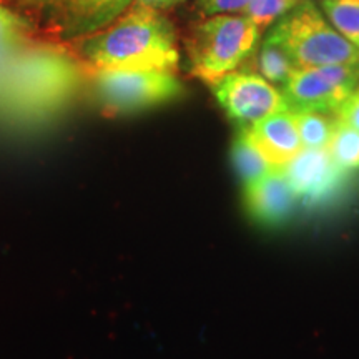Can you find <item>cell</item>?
I'll return each mask as SVG.
<instances>
[{
	"label": "cell",
	"mask_w": 359,
	"mask_h": 359,
	"mask_svg": "<svg viewBox=\"0 0 359 359\" xmlns=\"http://www.w3.org/2000/svg\"><path fill=\"white\" fill-rule=\"evenodd\" d=\"M258 35L259 27L246 15L218 13L200 22L187 37L191 75L217 83L250 55Z\"/></svg>",
	"instance_id": "3"
},
{
	"label": "cell",
	"mask_w": 359,
	"mask_h": 359,
	"mask_svg": "<svg viewBox=\"0 0 359 359\" xmlns=\"http://www.w3.org/2000/svg\"><path fill=\"white\" fill-rule=\"evenodd\" d=\"M296 193L285 177L283 168H275L271 173L245 187V203L251 217L269 226H276L290 218L293 212Z\"/></svg>",
	"instance_id": "10"
},
{
	"label": "cell",
	"mask_w": 359,
	"mask_h": 359,
	"mask_svg": "<svg viewBox=\"0 0 359 359\" xmlns=\"http://www.w3.org/2000/svg\"><path fill=\"white\" fill-rule=\"evenodd\" d=\"M359 83V64L296 69L283 85L286 107L293 114L320 111L336 115Z\"/></svg>",
	"instance_id": "6"
},
{
	"label": "cell",
	"mask_w": 359,
	"mask_h": 359,
	"mask_svg": "<svg viewBox=\"0 0 359 359\" xmlns=\"http://www.w3.org/2000/svg\"><path fill=\"white\" fill-rule=\"evenodd\" d=\"M15 6L24 8L29 13L47 17L48 20L58 12V8L64 6L65 0H12Z\"/></svg>",
	"instance_id": "20"
},
{
	"label": "cell",
	"mask_w": 359,
	"mask_h": 359,
	"mask_svg": "<svg viewBox=\"0 0 359 359\" xmlns=\"http://www.w3.org/2000/svg\"><path fill=\"white\" fill-rule=\"evenodd\" d=\"M224 114L241 127H251L266 116L288 110L283 93L251 72H231L212 85Z\"/></svg>",
	"instance_id": "7"
},
{
	"label": "cell",
	"mask_w": 359,
	"mask_h": 359,
	"mask_svg": "<svg viewBox=\"0 0 359 359\" xmlns=\"http://www.w3.org/2000/svg\"><path fill=\"white\" fill-rule=\"evenodd\" d=\"M298 198L321 203L343 187L348 170L339 167L326 148H303L290 163L281 167Z\"/></svg>",
	"instance_id": "8"
},
{
	"label": "cell",
	"mask_w": 359,
	"mask_h": 359,
	"mask_svg": "<svg viewBox=\"0 0 359 359\" xmlns=\"http://www.w3.org/2000/svg\"><path fill=\"white\" fill-rule=\"evenodd\" d=\"M88 70H168L180 62L175 27L163 12L130 7L107 29L75 40Z\"/></svg>",
	"instance_id": "1"
},
{
	"label": "cell",
	"mask_w": 359,
	"mask_h": 359,
	"mask_svg": "<svg viewBox=\"0 0 359 359\" xmlns=\"http://www.w3.org/2000/svg\"><path fill=\"white\" fill-rule=\"evenodd\" d=\"M259 70H262L263 77L268 82L283 83L288 82V79L293 75V72L298 69L294 64L293 57L285 47V43L276 37L275 34L269 32L264 39L262 52L258 58Z\"/></svg>",
	"instance_id": "14"
},
{
	"label": "cell",
	"mask_w": 359,
	"mask_h": 359,
	"mask_svg": "<svg viewBox=\"0 0 359 359\" xmlns=\"http://www.w3.org/2000/svg\"><path fill=\"white\" fill-rule=\"evenodd\" d=\"M88 67L60 45L22 48L0 72V100L19 115L50 114L69 98Z\"/></svg>",
	"instance_id": "2"
},
{
	"label": "cell",
	"mask_w": 359,
	"mask_h": 359,
	"mask_svg": "<svg viewBox=\"0 0 359 359\" xmlns=\"http://www.w3.org/2000/svg\"><path fill=\"white\" fill-rule=\"evenodd\" d=\"M285 43L298 69L359 64V47L326 24L311 2H303L269 30Z\"/></svg>",
	"instance_id": "4"
},
{
	"label": "cell",
	"mask_w": 359,
	"mask_h": 359,
	"mask_svg": "<svg viewBox=\"0 0 359 359\" xmlns=\"http://www.w3.org/2000/svg\"><path fill=\"white\" fill-rule=\"evenodd\" d=\"M132 6L133 0H65L50 19L52 32L75 42L107 29Z\"/></svg>",
	"instance_id": "9"
},
{
	"label": "cell",
	"mask_w": 359,
	"mask_h": 359,
	"mask_svg": "<svg viewBox=\"0 0 359 359\" xmlns=\"http://www.w3.org/2000/svg\"><path fill=\"white\" fill-rule=\"evenodd\" d=\"M231 161L235 167L238 177L241 178L245 187L253 185L259 180L271 173L276 167H273L259 147L255 143L248 130L245 127L240 128L235 142L231 147Z\"/></svg>",
	"instance_id": "12"
},
{
	"label": "cell",
	"mask_w": 359,
	"mask_h": 359,
	"mask_svg": "<svg viewBox=\"0 0 359 359\" xmlns=\"http://www.w3.org/2000/svg\"><path fill=\"white\" fill-rule=\"evenodd\" d=\"M245 128L276 168L285 167L303 150L296 115L291 110L278 111Z\"/></svg>",
	"instance_id": "11"
},
{
	"label": "cell",
	"mask_w": 359,
	"mask_h": 359,
	"mask_svg": "<svg viewBox=\"0 0 359 359\" xmlns=\"http://www.w3.org/2000/svg\"><path fill=\"white\" fill-rule=\"evenodd\" d=\"M98 105L110 115L135 114L182 95L183 87L168 70H90Z\"/></svg>",
	"instance_id": "5"
},
{
	"label": "cell",
	"mask_w": 359,
	"mask_h": 359,
	"mask_svg": "<svg viewBox=\"0 0 359 359\" xmlns=\"http://www.w3.org/2000/svg\"><path fill=\"white\" fill-rule=\"evenodd\" d=\"M302 0H250L243 8V15L255 22L259 29H264L276 20L278 17L286 15L298 6Z\"/></svg>",
	"instance_id": "18"
},
{
	"label": "cell",
	"mask_w": 359,
	"mask_h": 359,
	"mask_svg": "<svg viewBox=\"0 0 359 359\" xmlns=\"http://www.w3.org/2000/svg\"><path fill=\"white\" fill-rule=\"evenodd\" d=\"M250 0H198V7L203 15H218V13L243 12Z\"/></svg>",
	"instance_id": "19"
},
{
	"label": "cell",
	"mask_w": 359,
	"mask_h": 359,
	"mask_svg": "<svg viewBox=\"0 0 359 359\" xmlns=\"http://www.w3.org/2000/svg\"><path fill=\"white\" fill-rule=\"evenodd\" d=\"M294 115L303 148H311V150L327 148L333 137L336 118L333 120L327 114H320V111H299Z\"/></svg>",
	"instance_id": "15"
},
{
	"label": "cell",
	"mask_w": 359,
	"mask_h": 359,
	"mask_svg": "<svg viewBox=\"0 0 359 359\" xmlns=\"http://www.w3.org/2000/svg\"><path fill=\"white\" fill-rule=\"evenodd\" d=\"M336 163L348 172L359 168V130L336 118L334 132L326 148Z\"/></svg>",
	"instance_id": "16"
},
{
	"label": "cell",
	"mask_w": 359,
	"mask_h": 359,
	"mask_svg": "<svg viewBox=\"0 0 359 359\" xmlns=\"http://www.w3.org/2000/svg\"><path fill=\"white\" fill-rule=\"evenodd\" d=\"M321 6L334 29L359 47V0H323Z\"/></svg>",
	"instance_id": "17"
},
{
	"label": "cell",
	"mask_w": 359,
	"mask_h": 359,
	"mask_svg": "<svg viewBox=\"0 0 359 359\" xmlns=\"http://www.w3.org/2000/svg\"><path fill=\"white\" fill-rule=\"evenodd\" d=\"M183 0H133L132 7H143V8H151L156 12H165L168 8L177 7L178 4H182Z\"/></svg>",
	"instance_id": "22"
},
{
	"label": "cell",
	"mask_w": 359,
	"mask_h": 359,
	"mask_svg": "<svg viewBox=\"0 0 359 359\" xmlns=\"http://www.w3.org/2000/svg\"><path fill=\"white\" fill-rule=\"evenodd\" d=\"M334 116L341 120V122L351 125L353 128L359 130V87L354 88V92L339 107V110L336 111Z\"/></svg>",
	"instance_id": "21"
},
{
	"label": "cell",
	"mask_w": 359,
	"mask_h": 359,
	"mask_svg": "<svg viewBox=\"0 0 359 359\" xmlns=\"http://www.w3.org/2000/svg\"><path fill=\"white\" fill-rule=\"evenodd\" d=\"M30 34L32 24L20 13L0 4V72L17 52L30 43Z\"/></svg>",
	"instance_id": "13"
}]
</instances>
